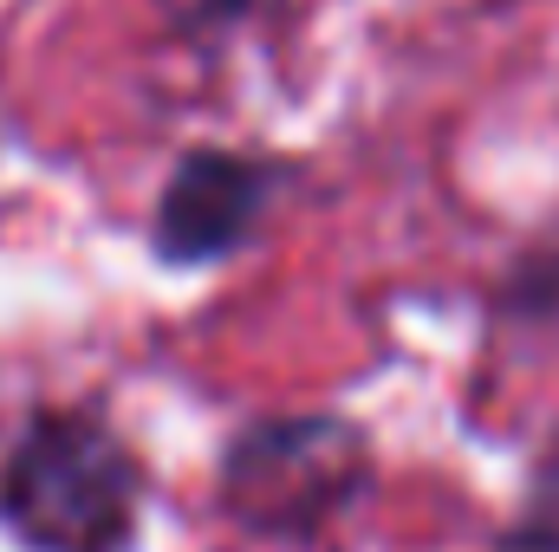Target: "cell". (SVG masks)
I'll list each match as a JSON object with an SVG mask.
<instances>
[{
	"instance_id": "7a4b0ae2",
	"label": "cell",
	"mask_w": 559,
	"mask_h": 552,
	"mask_svg": "<svg viewBox=\"0 0 559 552\" xmlns=\"http://www.w3.org/2000/svg\"><path fill=\"white\" fill-rule=\"evenodd\" d=\"M274 189H280V176H274V163H261V156L189 149L169 169V189L156 202V254L169 267H202V261L235 254L261 228Z\"/></svg>"
},
{
	"instance_id": "277c9868",
	"label": "cell",
	"mask_w": 559,
	"mask_h": 552,
	"mask_svg": "<svg viewBox=\"0 0 559 552\" xmlns=\"http://www.w3.org/2000/svg\"><path fill=\"white\" fill-rule=\"evenodd\" d=\"M274 0H156V13L176 26V33H195V39H215V33H235L248 20H261Z\"/></svg>"
},
{
	"instance_id": "3957f363",
	"label": "cell",
	"mask_w": 559,
	"mask_h": 552,
	"mask_svg": "<svg viewBox=\"0 0 559 552\" xmlns=\"http://www.w3.org/2000/svg\"><path fill=\"white\" fill-rule=\"evenodd\" d=\"M358 481V442L338 422H280L241 442L228 488L248 520H286L280 533H299V520L338 507V494Z\"/></svg>"
},
{
	"instance_id": "6da1fadb",
	"label": "cell",
	"mask_w": 559,
	"mask_h": 552,
	"mask_svg": "<svg viewBox=\"0 0 559 552\" xmlns=\"http://www.w3.org/2000/svg\"><path fill=\"white\" fill-rule=\"evenodd\" d=\"M0 514L39 552H118L138 520V461L92 416H39L0 475Z\"/></svg>"
}]
</instances>
